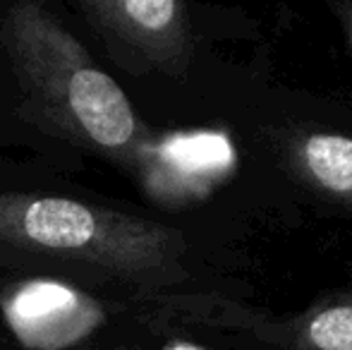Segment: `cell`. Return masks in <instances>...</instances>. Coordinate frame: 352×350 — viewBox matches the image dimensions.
<instances>
[{"label": "cell", "mask_w": 352, "mask_h": 350, "mask_svg": "<svg viewBox=\"0 0 352 350\" xmlns=\"http://www.w3.org/2000/svg\"><path fill=\"white\" fill-rule=\"evenodd\" d=\"M309 338L319 350H352V307H329L309 324Z\"/></svg>", "instance_id": "obj_7"}, {"label": "cell", "mask_w": 352, "mask_h": 350, "mask_svg": "<svg viewBox=\"0 0 352 350\" xmlns=\"http://www.w3.org/2000/svg\"><path fill=\"white\" fill-rule=\"evenodd\" d=\"M232 161V149L226 137L213 132L173 135L161 142L142 144L132 171L142 177L153 199H185L223 173Z\"/></svg>", "instance_id": "obj_5"}, {"label": "cell", "mask_w": 352, "mask_h": 350, "mask_svg": "<svg viewBox=\"0 0 352 350\" xmlns=\"http://www.w3.org/2000/svg\"><path fill=\"white\" fill-rule=\"evenodd\" d=\"M3 43L24 118L48 135L132 171L146 142L140 116L122 87L46 5H10L3 14Z\"/></svg>", "instance_id": "obj_1"}, {"label": "cell", "mask_w": 352, "mask_h": 350, "mask_svg": "<svg viewBox=\"0 0 352 350\" xmlns=\"http://www.w3.org/2000/svg\"><path fill=\"white\" fill-rule=\"evenodd\" d=\"M77 10L125 70L177 72L187 61L190 34L177 0H82Z\"/></svg>", "instance_id": "obj_3"}, {"label": "cell", "mask_w": 352, "mask_h": 350, "mask_svg": "<svg viewBox=\"0 0 352 350\" xmlns=\"http://www.w3.org/2000/svg\"><path fill=\"white\" fill-rule=\"evenodd\" d=\"M350 22H352V19H350Z\"/></svg>", "instance_id": "obj_8"}, {"label": "cell", "mask_w": 352, "mask_h": 350, "mask_svg": "<svg viewBox=\"0 0 352 350\" xmlns=\"http://www.w3.org/2000/svg\"><path fill=\"white\" fill-rule=\"evenodd\" d=\"M305 164L321 187L352 195V140L343 135H314L305 142Z\"/></svg>", "instance_id": "obj_6"}, {"label": "cell", "mask_w": 352, "mask_h": 350, "mask_svg": "<svg viewBox=\"0 0 352 350\" xmlns=\"http://www.w3.org/2000/svg\"><path fill=\"white\" fill-rule=\"evenodd\" d=\"M0 314L27 350H70L106 324L96 298L58 278H24L0 293Z\"/></svg>", "instance_id": "obj_4"}, {"label": "cell", "mask_w": 352, "mask_h": 350, "mask_svg": "<svg viewBox=\"0 0 352 350\" xmlns=\"http://www.w3.org/2000/svg\"><path fill=\"white\" fill-rule=\"evenodd\" d=\"M0 252L65 259L120 278H144L173 264L177 238L153 221L108 206L0 192Z\"/></svg>", "instance_id": "obj_2"}]
</instances>
